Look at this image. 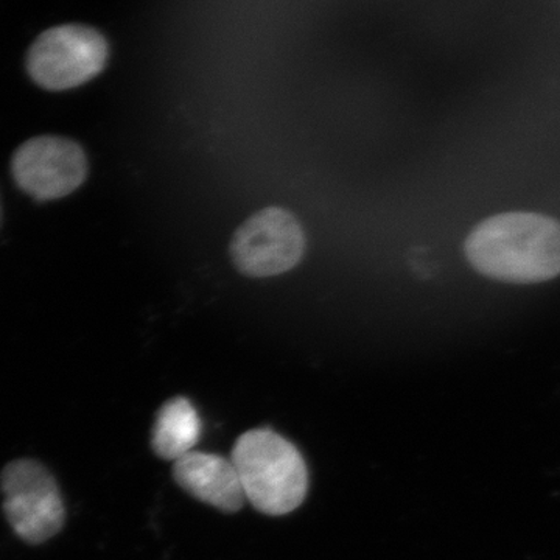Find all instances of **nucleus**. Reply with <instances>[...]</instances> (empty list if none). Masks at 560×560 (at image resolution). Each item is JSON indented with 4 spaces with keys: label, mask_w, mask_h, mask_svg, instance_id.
<instances>
[{
    "label": "nucleus",
    "mask_w": 560,
    "mask_h": 560,
    "mask_svg": "<svg viewBox=\"0 0 560 560\" xmlns=\"http://www.w3.org/2000/svg\"><path fill=\"white\" fill-rule=\"evenodd\" d=\"M3 511L11 528L28 544H43L65 525V504L50 471L33 459L10 463L0 475Z\"/></svg>",
    "instance_id": "5"
},
{
    "label": "nucleus",
    "mask_w": 560,
    "mask_h": 560,
    "mask_svg": "<svg viewBox=\"0 0 560 560\" xmlns=\"http://www.w3.org/2000/svg\"><path fill=\"white\" fill-rule=\"evenodd\" d=\"M0 219H2V209H0Z\"/></svg>",
    "instance_id": "9"
},
{
    "label": "nucleus",
    "mask_w": 560,
    "mask_h": 560,
    "mask_svg": "<svg viewBox=\"0 0 560 560\" xmlns=\"http://www.w3.org/2000/svg\"><path fill=\"white\" fill-rule=\"evenodd\" d=\"M307 248L304 228L290 210L271 206L250 215L230 245L234 267L248 278H272L301 264Z\"/></svg>",
    "instance_id": "4"
},
{
    "label": "nucleus",
    "mask_w": 560,
    "mask_h": 560,
    "mask_svg": "<svg viewBox=\"0 0 560 560\" xmlns=\"http://www.w3.org/2000/svg\"><path fill=\"white\" fill-rule=\"evenodd\" d=\"M466 256L486 278L547 282L560 276V221L533 212L490 217L470 232Z\"/></svg>",
    "instance_id": "1"
},
{
    "label": "nucleus",
    "mask_w": 560,
    "mask_h": 560,
    "mask_svg": "<svg viewBox=\"0 0 560 560\" xmlns=\"http://www.w3.org/2000/svg\"><path fill=\"white\" fill-rule=\"evenodd\" d=\"M109 60V44L95 28L81 24L51 27L27 54L28 75L47 91H68L101 75Z\"/></svg>",
    "instance_id": "3"
},
{
    "label": "nucleus",
    "mask_w": 560,
    "mask_h": 560,
    "mask_svg": "<svg viewBox=\"0 0 560 560\" xmlns=\"http://www.w3.org/2000/svg\"><path fill=\"white\" fill-rule=\"evenodd\" d=\"M201 419L186 397H173L158 411L151 431V448L162 459L178 460L194 452L201 440Z\"/></svg>",
    "instance_id": "8"
},
{
    "label": "nucleus",
    "mask_w": 560,
    "mask_h": 560,
    "mask_svg": "<svg viewBox=\"0 0 560 560\" xmlns=\"http://www.w3.org/2000/svg\"><path fill=\"white\" fill-rule=\"evenodd\" d=\"M90 165L79 142L39 136L22 143L11 161L18 187L36 201L61 200L88 178Z\"/></svg>",
    "instance_id": "6"
},
{
    "label": "nucleus",
    "mask_w": 560,
    "mask_h": 560,
    "mask_svg": "<svg viewBox=\"0 0 560 560\" xmlns=\"http://www.w3.org/2000/svg\"><path fill=\"white\" fill-rule=\"evenodd\" d=\"M231 460L241 478L245 499L261 514H290L304 503L308 469L296 445L271 429L243 433Z\"/></svg>",
    "instance_id": "2"
},
{
    "label": "nucleus",
    "mask_w": 560,
    "mask_h": 560,
    "mask_svg": "<svg viewBox=\"0 0 560 560\" xmlns=\"http://www.w3.org/2000/svg\"><path fill=\"white\" fill-rule=\"evenodd\" d=\"M173 480L209 506L234 514L245 504L241 478L231 459L194 451L173 463Z\"/></svg>",
    "instance_id": "7"
}]
</instances>
